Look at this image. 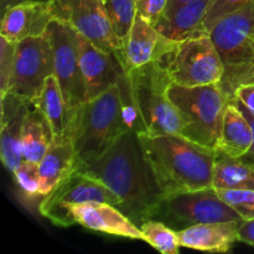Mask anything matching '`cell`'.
<instances>
[{"mask_svg":"<svg viewBox=\"0 0 254 254\" xmlns=\"http://www.w3.org/2000/svg\"><path fill=\"white\" fill-rule=\"evenodd\" d=\"M79 170L106 185L118 200L119 210L139 227L155 217L165 198L135 130L126 131L102 158Z\"/></svg>","mask_w":254,"mask_h":254,"instance_id":"obj_1","label":"cell"},{"mask_svg":"<svg viewBox=\"0 0 254 254\" xmlns=\"http://www.w3.org/2000/svg\"><path fill=\"white\" fill-rule=\"evenodd\" d=\"M144 156L165 196L212 188L216 149L180 134H138Z\"/></svg>","mask_w":254,"mask_h":254,"instance_id":"obj_2","label":"cell"},{"mask_svg":"<svg viewBox=\"0 0 254 254\" xmlns=\"http://www.w3.org/2000/svg\"><path fill=\"white\" fill-rule=\"evenodd\" d=\"M121 86L114 84L96 98L88 99L69 117L68 136L77 155V168H87L104 155L126 131Z\"/></svg>","mask_w":254,"mask_h":254,"instance_id":"obj_3","label":"cell"},{"mask_svg":"<svg viewBox=\"0 0 254 254\" xmlns=\"http://www.w3.org/2000/svg\"><path fill=\"white\" fill-rule=\"evenodd\" d=\"M210 36L223 64L218 86L231 101L240 87L254 83V0L221 17Z\"/></svg>","mask_w":254,"mask_h":254,"instance_id":"obj_4","label":"cell"},{"mask_svg":"<svg viewBox=\"0 0 254 254\" xmlns=\"http://www.w3.org/2000/svg\"><path fill=\"white\" fill-rule=\"evenodd\" d=\"M129 88L144 133L149 135L180 134L184 121L169 97L170 77L161 59L128 72Z\"/></svg>","mask_w":254,"mask_h":254,"instance_id":"obj_5","label":"cell"},{"mask_svg":"<svg viewBox=\"0 0 254 254\" xmlns=\"http://www.w3.org/2000/svg\"><path fill=\"white\" fill-rule=\"evenodd\" d=\"M169 97L184 121L181 135L216 149L230 99L218 84L184 87L171 83Z\"/></svg>","mask_w":254,"mask_h":254,"instance_id":"obj_6","label":"cell"},{"mask_svg":"<svg viewBox=\"0 0 254 254\" xmlns=\"http://www.w3.org/2000/svg\"><path fill=\"white\" fill-rule=\"evenodd\" d=\"M171 83L184 87L218 84L223 64L210 35L174 42L160 57Z\"/></svg>","mask_w":254,"mask_h":254,"instance_id":"obj_7","label":"cell"},{"mask_svg":"<svg viewBox=\"0 0 254 254\" xmlns=\"http://www.w3.org/2000/svg\"><path fill=\"white\" fill-rule=\"evenodd\" d=\"M154 218L175 231L200 223L243 222L240 215L221 200L213 188L165 196Z\"/></svg>","mask_w":254,"mask_h":254,"instance_id":"obj_8","label":"cell"},{"mask_svg":"<svg viewBox=\"0 0 254 254\" xmlns=\"http://www.w3.org/2000/svg\"><path fill=\"white\" fill-rule=\"evenodd\" d=\"M46 34L54 55V76L59 81L71 117L87 102L86 84L79 64L78 32L66 22L52 19Z\"/></svg>","mask_w":254,"mask_h":254,"instance_id":"obj_9","label":"cell"},{"mask_svg":"<svg viewBox=\"0 0 254 254\" xmlns=\"http://www.w3.org/2000/svg\"><path fill=\"white\" fill-rule=\"evenodd\" d=\"M89 202H107L118 207V200L106 185L77 168L44 196L39 212L56 226L71 227L68 207Z\"/></svg>","mask_w":254,"mask_h":254,"instance_id":"obj_10","label":"cell"},{"mask_svg":"<svg viewBox=\"0 0 254 254\" xmlns=\"http://www.w3.org/2000/svg\"><path fill=\"white\" fill-rule=\"evenodd\" d=\"M54 74V55L47 34L16 42L7 92L32 102L40 96L45 81Z\"/></svg>","mask_w":254,"mask_h":254,"instance_id":"obj_11","label":"cell"},{"mask_svg":"<svg viewBox=\"0 0 254 254\" xmlns=\"http://www.w3.org/2000/svg\"><path fill=\"white\" fill-rule=\"evenodd\" d=\"M49 4L54 19L68 24L97 47L107 52L122 49L103 0H49Z\"/></svg>","mask_w":254,"mask_h":254,"instance_id":"obj_12","label":"cell"},{"mask_svg":"<svg viewBox=\"0 0 254 254\" xmlns=\"http://www.w3.org/2000/svg\"><path fill=\"white\" fill-rule=\"evenodd\" d=\"M78 47L87 101L108 91L128 74L118 52L104 51L81 34H78Z\"/></svg>","mask_w":254,"mask_h":254,"instance_id":"obj_13","label":"cell"},{"mask_svg":"<svg viewBox=\"0 0 254 254\" xmlns=\"http://www.w3.org/2000/svg\"><path fill=\"white\" fill-rule=\"evenodd\" d=\"M71 225H81L88 230L118 237L143 240V233L118 207L107 202L79 203L68 207Z\"/></svg>","mask_w":254,"mask_h":254,"instance_id":"obj_14","label":"cell"},{"mask_svg":"<svg viewBox=\"0 0 254 254\" xmlns=\"http://www.w3.org/2000/svg\"><path fill=\"white\" fill-rule=\"evenodd\" d=\"M173 44L161 36L151 22L136 14L118 56L128 73L131 69L160 59Z\"/></svg>","mask_w":254,"mask_h":254,"instance_id":"obj_15","label":"cell"},{"mask_svg":"<svg viewBox=\"0 0 254 254\" xmlns=\"http://www.w3.org/2000/svg\"><path fill=\"white\" fill-rule=\"evenodd\" d=\"M0 156L5 168L12 173L20 165L22 156V133L30 102L10 93H0Z\"/></svg>","mask_w":254,"mask_h":254,"instance_id":"obj_16","label":"cell"},{"mask_svg":"<svg viewBox=\"0 0 254 254\" xmlns=\"http://www.w3.org/2000/svg\"><path fill=\"white\" fill-rule=\"evenodd\" d=\"M49 0H37L15 5L2 14L0 36L11 42L41 36L47 32L52 21Z\"/></svg>","mask_w":254,"mask_h":254,"instance_id":"obj_17","label":"cell"},{"mask_svg":"<svg viewBox=\"0 0 254 254\" xmlns=\"http://www.w3.org/2000/svg\"><path fill=\"white\" fill-rule=\"evenodd\" d=\"M212 0H192L169 14H164L154 26L161 36L171 42L210 35L205 19Z\"/></svg>","mask_w":254,"mask_h":254,"instance_id":"obj_18","label":"cell"},{"mask_svg":"<svg viewBox=\"0 0 254 254\" xmlns=\"http://www.w3.org/2000/svg\"><path fill=\"white\" fill-rule=\"evenodd\" d=\"M242 222H208L191 226L178 232L181 247L207 252H228L240 241Z\"/></svg>","mask_w":254,"mask_h":254,"instance_id":"obj_19","label":"cell"},{"mask_svg":"<svg viewBox=\"0 0 254 254\" xmlns=\"http://www.w3.org/2000/svg\"><path fill=\"white\" fill-rule=\"evenodd\" d=\"M78 166L73 143L68 135L64 138H55L46 154L39 163L40 196H46L55 186L74 171Z\"/></svg>","mask_w":254,"mask_h":254,"instance_id":"obj_20","label":"cell"},{"mask_svg":"<svg viewBox=\"0 0 254 254\" xmlns=\"http://www.w3.org/2000/svg\"><path fill=\"white\" fill-rule=\"evenodd\" d=\"M253 145V130L242 109L233 101L228 102L216 150L233 158H243Z\"/></svg>","mask_w":254,"mask_h":254,"instance_id":"obj_21","label":"cell"},{"mask_svg":"<svg viewBox=\"0 0 254 254\" xmlns=\"http://www.w3.org/2000/svg\"><path fill=\"white\" fill-rule=\"evenodd\" d=\"M51 126L32 102L29 103L22 133V156L25 160L39 164L54 141Z\"/></svg>","mask_w":254,"mask_h":254,"instance_id":"obj_22","label":"cell"},{"mask_svg":"<svg viewBox=\"0 0 254 254\" xmlns=\"http://www.w3.org/2000/svg\"><path fill=\"white\" fill-rule=\"evenodd\" d=\"M32 103L41 111L51 126L55 138L68 135L69 113L59 81L52 74L45 81L41 93Z\"/></svg>","mask_w":254,"mask_h":254,"instance_id":"obj_23","label":"cell"},{"mask_svg":"<svg viewBox=\"0 0 254 254\" xmlns=\"http://www.w3.org/2000/svg\"><path fill=\"white\" fill-rule=\"evenodd\" d=\"M212 188L216 190L221 189L254 190V164L216 150Z\"/></svg>","mask_w":254,"mask_h":254,"instance_id":"obj_24","label":"cell"},{"mask_svg":"<svg viewBox=\"0 0 254 254\" xmlns=\"http://www.w3.org/2000/svg\"><path fill=\"white\" fill-rule=\"evenodd\" d=\"M143 241L164 254H178L180 251L178 232L163 221L151 218L140 226Z\"/></svg>","mask_w":254,"mask_h":254,"instance_id":"obj_25","label":"cell"},{"mask_svg":"<svg viewBox=\"0 0 254 254\" xmlns=\"http://www.w3.org/2000/svg\"><path fill=\"white\" fill-rule=\"evenodd\" d=\"M103 2L114 31L123 45V41L135 19V0H103Z\"/></svg>","mask_w":254,"mask_h":254,"instance_id":"obj_26","label":"cell"},{"mask_svg":"<svg viewBox=\"0 0 254 254\" xmlns=\"http://www.w3.org/2000/svg\"><path fill=\"white\" fill-rule=\"evenodd\" d=\"M216 192L243 221L254 220V190L252 189H221L216 190Z\"/></svg>","mask_w":254,"mask_h":254,"instance_id":"obj_27","label":"cell"},{"mask_svg":"<svg viewBox=\"0 0 254 254\" xmlns=\"http://www.w3.org/2000/svg\"><path fill=\"white\" fill-rule=\"evenodd\" d=\"M16 185L27 197H36L40 196V178L39 164L32 163L29 160H22L20 165L12 171Z\"/></svg>","mask_w":254,"mask_h":254,"instance_id":"obj_28","label":"cell"},{"mask_svg":"<svg viewBox=\"0 0 254 254\" xmlns=\"http://www.w3.org/2000/svg\"><path fill=\"white\" fill-rule=\"evenodd\" d=\"M16 42H11L0 36V93L7 92L12 64H14Z\"/></svg>","mask_w":254,"mask_h":254,"instance_id":"obj_29","label":"cell"},{"mask_svg":"<svg viewBox=\"0 0 254 254\" xmlns=\"http://www.w3.org/2000/svg\"><path fill=\"white\" fill-rule=\"evenodd\" d=\"M251 1H253V0H212L205 19L206 29L210 32V30L212 29L213 25H215L221 17L236 11L237 9L242 7L243 5L248 4V2Z\"/></svg>","mask_w":254,"mask_h":254,"instance_id":"obj_30","label":"cell"},{"mask_svg":"<svg viewBox=\"0 0 254 254\" xmlns=\"http://www.w3.org/2000/svg\"><path fill=\"white\" fill-rule=\"evenodd\" d=\"M169 0H135L136 14L155 25L165 12Z\"/></svg>","mask_w":254,"mask_h":254,"instance_id":"obj_31","label":"cell"},{"mask_svg":"<svg viewBox=\"0 0 254 254\" xmlns=\"http://www.w3.org/2000/svg\"><path fill=\"white\" fill-rule=\"evenodd\" d=\"M254 116V83L246 84L236 91L235 98Z\"/></svg>","mask_w":254,"mask_h":254,"instance_id":"obj_32","label":"cell"},{"mask_svg":"<svg viewBox=\"0 0 254 254\" xmlns=\"http://www.w3.org/2000/svg\"><path fill=\"white\" fill-rule=\"evenodd\" d=\"M240 241L254 247V220L243 221L240 226Z\"/></svg>","mask_w":254,"mask_h":254,"instance_id":"obj_33","label":"cell"},{"mask_svg":"<svg viewBox=\"0 0 254 254\" xmlns=\"http://www.w3.org/2000/svg\"><path fill=\"white\" fill-rule=\"evenodd\" d=\"M0 1H1V10H2V14H4L5 10L9 9V7L15 6V5L22 4V2L37 1V0H0Z\"/></svg>","mask_w":254,"mask_h":254,"instance_id":"obj_34","label":"cell"},{"mask_svg":"<svg viewBox=\"0 0 254 254\" xmlns=\"http://www.w3.org/2000/svg\"><path fill=\"white\" fill-rule=\"evenodd\" d=\"M189 1H192V0H169L168 6H166V10L164 14H169V12L174 11L175 9H178L179 6H181L183 4H186Z\"/></svg>","mask_w":254,"mask_h":254,"instance_id":"obj_35","label":"cell"}]
</instances>
